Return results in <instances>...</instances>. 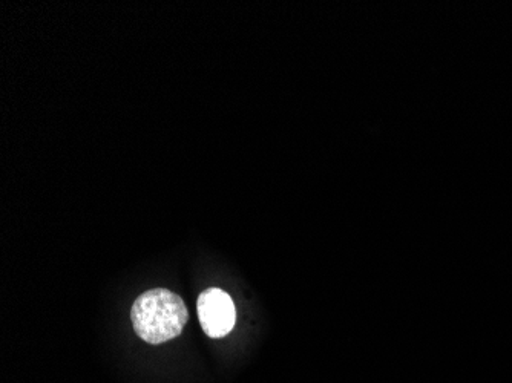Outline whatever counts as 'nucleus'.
Returning <instances> with one entry per match:
<instances>
[{
	"instance_id": "f257e3e1",
	"label": "nucleus",
	"mask_w": 512,
	"mask_h": 383,
	"mask_svg": "<svg viewBox=\"0 0 512 383\" xmlns=\"http://www.w3.org/2000/svg\"><path fill=\"white\" fill-rule=\"evenodd\" d=\"M132 325L148 344H165L180 336L189 311L183 299L168 289H154L138 296L132 305Z\"/></svg>"
},
{
	"instance_id": "f03ea898",
	"label": "nucleus",
	"mask_w": 512,
	"mask_h": 383,
	"mask_svg": "<svg viewBox=\"0 0 512 383\" xmlns=\"http://www.w3.org/2000/svg\"><path fill=\"white\" fill-rule=\"evenodd\" d=\"M198 319L206 336L224 338L234 330L237 311L234 301L220 289H207L198 296Z\"/></svg>"
}]
</instances>
